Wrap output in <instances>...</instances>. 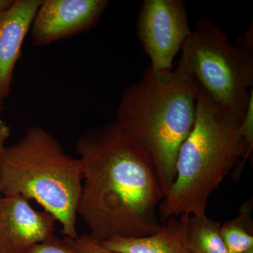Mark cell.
Returning <instances> with one entry per match:
<instances>
[{
	"label": "cell",
	"instance_id": "6da1fadb",
	"mask_svg": "<svg viewBox=\"0 0 253 253\" xmlns=\"http://www.w3.org/2000/svg\"><path fill=\"white\" fill-rule=\"evenodd\" d=\"M76 148L83 174L78 215L89 238L101 244L157 232L164 193L149 158L117 123L81 133Z\"/></svg>",
	"mask_w": 253,
	"mask_h": 253
},
{
	"label": "cell",
	"instance_id": "7a4b0ae2",
	"mask_svg": "<svg viewBox=\"0 0 253 253\" xmlns=\"http://www.w3.org/2000/svg\"><path fill=\"white\" fill-rule=\"evenodd\" d=\"M199 93L179 68L156 72L149 66L121 95L116 123L149 158L165 196L175 179L180 146L194 128Z\"/></svg>",
	"mask_w": 253,
	"mask_h": 253
},
{
	"label": "cell",
	"instance_id": "3957f363",
	"mask_svg": "<svg viewBox=\"0 0 253 253\" xmlns=\"http://www.w3.org/2000/svg\"><path fill=\"white\" fill-rule=\"evenodd\" d=\"M244 117L200 91L194 128L178 153L175 179L158 208L160 219L206 215L208 200L223 179L234 169L239 179L248 160L241 133Z\"/></svg>",
	"mask_w": 253,
	"mask_h": 253
},
{
	"label": "cell",
	"instance_id": "277c9868",
	"mask_svg": "<svg viewBox=\"0 0 253 253\" xmlns=\"http://www.w3.org/2000/svg\"><path fill=\"white\" fill-rule=\"evenodd\" d=\"M80 160L67 154L52 134L30 126L23 137L6 146L1 166V195H20L37 201L76 239L78 207L83 186Z\"/></svg>",
	"mask_w": 253,
	"mask_h": 253
},
{
	"label": "cell",
	"instance_id": "5b68a950",
	"mask_svg": "<svg viewBox=\"0 0 253 253\" xmlns=\"http://www.w3.org/2000/svg\"><path fill=\"white\" fill-rule=\"evenodd\" d=\"M181 51L177 68L214 104L244 117L253 91V48L233 44L217 25L201 17Z\"/></svg>",
	"mask_w": 253,
	"mask_h": 253
},
{
	"label": "cell",
	"instance_id": "8992f818",
	"mask_svg": "<svg viewBox=\"0 0 253 253\" xmlns=\"http://www.w3.org/2000/svg\"><path fill=\"white\" fill-rule=\"evenodd\" d=\"M136 31L143 49L156 72L172 71L174 57L191 36L185 3L182 0H145Z\"/></svg>",
	"mask_w": 253,
	"mask_h": 253
},
{
	"label": "cell",
	"instance_id": "52a82bcc",
	"mask_svg": "<svg viewBox=\"0 0 253 253\" xmlns=\"http://www.w3.org/2000/svg\"><path fill=\"white\" fill-rule=\"evenodd\" d=\"M108 0H42L31 26L33 45L42 46L94 27Z\"/></svg>",
	"mask_w": 253,
	"mask_h": 253
},
{
	"label": "cell",
	"instance_id": "ba28073f",
	"mask_svg": "<svg viewBox=\"0 0 253 253\" xmlns=\"http://www.w3.org/2000/svg\"><path fill=\"white\" fill-rule=\"evenodd\" d=\"M56 219L20 195L0 199V253H26L54 235Z\"/></svg>",
	"mask_w": 253,
	"mask_h": 253
},
{
	"label": "cell",
	"instance_id": "9c48e42d",
	"mask_svg": "<svg viewBox=\"0 0 253 253\" xmlns=\"http://www.w3.org/2000/svg\"><path fill=\"white\" fill-rule=\"evenodd\" d=\"M42 0H14L8 9L0 11V98L11 92L15 66Z\"/></svg>",
	"mask_w": 253,
	"mask_h": 253
},
{
	"label": "cell",
	"instance_id": "30bf717a",
	"mask_svg": "<svg viewBox=\"0 0 253 253\" xmlns=\"http://www.w3.org/2000/svg\"><path fill=\"white\" fill-rule=\"evenodd\" d=\"M101 244L118 253H188L184 214L169 218L151 235L113 238Z\"/></svg>",
	"mask_w": 253,
	"mask_h": 253
},
{
	"label": "cell",
	"instance_id": "8fae6325",
	"mask_svg": "<svg viewBox=\"0 0 253 253\" xmlns=\"http://www.w3.org/2000/svg\"><path fill=\"white\" fill-rule=\"evenodd\" d=\"M188 253H229L221 234V224L207 216L184 214Z\"/></svg>",
	"mask_w": 253,
	"mask_h": 253
},
{
	"label": "cell",
	"instance_id": "7c38bea8",
	"mask_svg": "<svg viewBox=\"0 0 253 253\" xmlns=\"http://www.w3.org/2000/svg\"><path fill=\"white\" fill-rule=\"evenodd\" d=\"M252 198L241 205L236 217L221 225V234L229 253H244L253 249Z\"/></svg>",
	"mask_w": 253,
	"mask_h": 253
},
{
	"label": "cell",
	"instance_id": "4fadbf2b",
	"mask_svg": "<svg viewBox=\"0 0 253 253\" xmlns=\"http://www.w3.org/2000/svg\"><path fill=\"white\" fill-rule=\"evenodd\" d=\"M26 253H81L71 246L66 239L61 240L54 235L44 242L35 245Z\"/></svg>",
	"mask_w": 253,
	"mask_h": 253
},
{
	"label": "cell",
	"instance_id": "5bb4252c",
	"mask_svg": "<svg viewBox=\"0 0 253 253\" xmlns=\"http://www.w3.org/2000/svg\"><path fill=\"white\" fill-rule=\"evenodd\" d=\"M241 133L247 146L248 159L252 156L253 150V90L241 125Z\"/></svg>",
	"mask_w": 253,
	"mask_h": 253
},
{
	"label": "cell",
	"instance_id": "9a60e30c",
	"mask_svg": "<svg viewBox=\"0 0 253 253\" xmlns=\"http://www.w3.org/2000/svg\"><path fill=\"white\" fill-rule=\"evenodd\" d=\"M65 239L81 253H118L104 247L100 243L93 241L87 234L78 236L76 239Z\"/></svg>",
	"mask_w": 253,
	"mask_h": 253
},
{
	"label": "cell",
	"instance_id": "2e32d148",
	"mask_svg": "<svg viewBox=\"0 0 253 253\" xmlns=\"http://www.w3.org/2000/svg\"><path fill=\"white\" fill-rule=\"evenodd\" d=\"M10 134H11L10 126L4 121L0 120V199L2 197L1 196V178L3 154H4L5 147H6L5 144L9 139Z\"/></svg>",
	"mask_w": 253,
	"mask_h": 253
},
{
	"label": "cell",
	"instance_id": "e0dca14e",
	"mask_svg": "<svg viewBox=\"0 0 253 253\" xmlns=\"http://www.w3.org/2000/svg\"><path fill=\"white\" fill-rule=\"evenodd\" d=\"M14 0H0V11L8 9L12 4Z\"/></svg>",
	"mask_w": 253,
	"mask_h": 253
},
{
	"label": "cell",
	"instance_id": "ac0fdd59",
	"mask_svg": "<svg viewBox=\"0 0 253 253\" xmlns=\"http://www.w3.org/2000/svg\"><path fill=\"white\" fill-rule=\"evenodd\" d=\"M3 101H4V100L0 98V113H1V111H2L3 109Z\"/></svg>",
	"mask_w": 253,
	"mask_h": 253
},
{
	"label": "cell",
	"instance_id": "d6986e66",
	"mask_svg": "<svg viewBox=\"0 0 253 253\" xmlns=\"http://www.w3.org/2000/svg\"><path fill=\"white\" fill-rule=\"evenodd\" d=\"M244 253H253V249L250 250V251H246Z\"/></svg>",
	"mask_w": 253,
	"mask_h": 253
}]
</instances>
